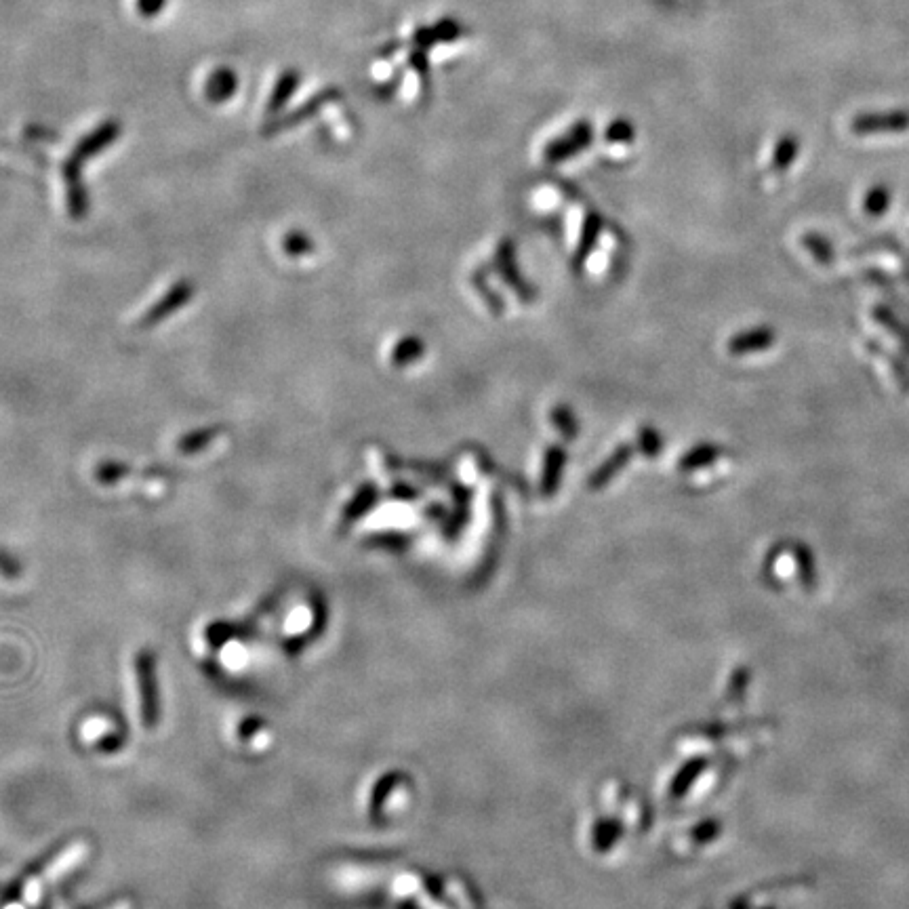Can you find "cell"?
<instances>
[{"label": "cell", "instance_id": "cell-5", "mask_svg": "<svg viewBox=\"0 0 909 909\" xmlns=\"http://www.w3.org/2000/svg\"><path fill=\"white\" fill-rule=\"evenodd\" d=\"M432 32H434V38H436V45L438 43H453V40L461 38V34H463L461 26L455 22V19H440L436 26H432Z\"/></svg>", "mask_w": 909, "mask_h": 909}, {"label": "cell", "instance_id": "cell-4", "mask_svg": "<svg viewBox=\"0 0 909 909\" xmlns=\"http://www.w3.org/2000/svg\"><path fill=\"white\" fill-rule=\"evenodd\" d=\"M236 89V76L230 70H219L209 80V95L213 99H226Z\"/></svg>", "mask_w": 909, "mask_h": 909}, {"label": "cell", "instance_id": "cell-7", "mask_svg": "<svg viewBox=\"0 0 909 909\" xmlns=\"http://www.w3.org/2000/svg\"><path fill=\"white\" fill-rule=\"evenodd\" d=\"M409 64L415 68V72L419 74V78L428 80V76H430V62H428V53H426V51L415 47V51H413L411 57H409Z\"/></svg>", "mask_w": 909, "mask_h": 909}, {"label": "cell", "instance_id": "cell-10", "mask_svg": "<svg viewBox=\"0 0 909 909\" xmlns=\"http://www.w3.org/2000/svg\"><path fill=\"white\" fill-rule=\"evenodd\" d=\"M108 909H131V901H127V899H125V901H118V903L110 905Z\"/></svg>", "mask_w": 909, "mask_h": 909}, {"label": "cell", "instance_id": "cell-1", "mask_svg": "<svg viewBox=\"0 0 909 909\" xmlns=\"http://www.w3.org/2000/svg\"><path fill=\"white\" fill-rule=\"evenodd\" d=\"M89 855V844L85 840H76L70 846H66L64 851H59L38 874H34L30 880L24 884V897L26 901L34 903L40 899L51 884H55L59 878L72 872L76 865L83 863Z\"/></svg>", "mask_w": 909, "mask_h": 909}, {"label": "cell", "instance_id": "cell-6", "mask_svg": "<svg viewBox=\"0 0 909 909\" xmlns=\"http://www.w3.org/2000/svg\"><path fill=\"white\" fill-rule=\"evenodd\" d=\"M606 139L609 141H632L634 139V127L628 120H615L611 123L609 131H606Z\"/></svg>", "mask_w": 909, "mask_h": 909}, {"label": "cell", "instance_id": "cell-3", "mask_svg": "<svg viewBox=\"0 0 909 909\" xmlns=\"http://www.w3.org/2000/svg\"><path fill=\"white\" fill-rule=\"evenodd\" d=\"M592 137H594L592 125L581 120V123L571 127L567 133L554 139L552 144L545 148V160H548V163H562V160L581 152L585 146H590Z\"/></svg>", "mask_w": 909, "mask_h": 909}, {"label": "cell", "instance_id": "cell-8", "mask_svg": "<svg viewBox=\"0 0 909 909\" xmlns=\"http://www.w3.org/2000/svg\"><path fill=\"white\" fill-rule=\"evenodd\" d=\"M295 85H297V76L295 74L282 76V80L278 83V89H276V95H274V108L280 106L282 101H285L295 91Z\"/></svg>", "mask_w": 909, "mask_h": 909}, {"label": "cell", "instance_id": "cell-9", "mask_svg": "<svg viewBox=\"0 0 909 909\" xmlns=\"http://www.w3.org/2000/svg\"><path fill=\"white\" fill-rule=\"evenodd\" d=\"M163 5H165V0H139V9L146 15L158 13L160 9H163Z\"/></svg>", "mask_w": 909, "mask_h": 909}, {"label": "cell", "instance_id": "cell-2", "mask_svg": "<svg viewBox=\"0 0 909 909\" xmlns=\"http://www.w3.org/2000/svg\"><path fill=\"white\" fill-rule=\"evenodd\" d=\"M154 655L148 651L139 653L133 661L135 689H137V716L146 729H152L158 720V697H156V670Z\"/></svg>", "mask_w": 909, "mask_h": 909}]
</instances>
